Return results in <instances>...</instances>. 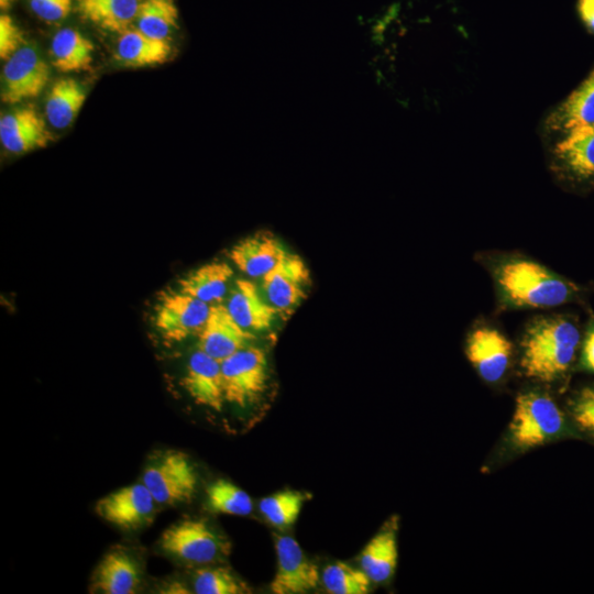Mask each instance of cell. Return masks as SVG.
<instances>
[{"mask_svg":"<svg viewBox=\"0 0 594 594\" xmlns=\"http://www.w3.org/2000/svg\"><path fill=\"white\" fill-rule=\"evenodd\" d=\"M580 343L576 326L562 317L535 321L522 339L521 369L526 376L550 382L572 363Z\"/></svg>","mask_w":594,"mask_h":594,"instance_id":"1","label":"cell"},{"mask_svg":"<svg viewBox=\"0 0 594 594\" xmlns=\"http://www.w3.org/2000/svg\"><path fill=\"white\" fill-rule=\"evenodd\" d=\"M495 279L502 297L516 307H556L569 301L575 289L547 267L522 258L502 262Z\"/></svg>","mask_w":594,"mask_h":594,"instance_id":"2","label":"cell"},{"mask_svg":"<svg viewBox=\"0 0 594 594\" xmlns=\"http://www.w3.org/2000/svg\"><path fill=\"white\" fill-rule=\"evenodd\" d=\"M564 417L547 395L529 392L517 397L510 422L512 442L530 449L558 437L564 429Z\"/></svg>","mask_w":594,"mask_h":594,"instance_id":"3","label":"cell"},{"mask_svg":"<svg viewBox=\"0 0 594 594\" xmlns=\"http://www.w3.org/2000/svg\"><path fill=\"white\" fill-rule=\"evenodd\" d=\"M160 547L170 557L191 564H208L230 552V543L206 520L185 519L168 527Z\"/></svg>","mask_w":594,"mask_h":594,"instance_id":"4","label":"cell"},{"mask_svg":"<svg viewBox=\"0 0 594 594\" xmlns=\"http://www.w3.org/2000/svg\"><path fill=\"white\" fill-rule=\"evenodd\" d=\"M224 400L245 407L265 391L268 381V363L265 352L246 345L220 362Z\"/></svg>","mask_w":594,"mask_h":594,"instance_id":"5","label":"cell"},{"mask_svg":"<svg viewBox=\"0 0 594 594\" xmlns=\"http://www.w3.org/2000/svg\"><path fill=\"white\" fill-rule=\"evenodd\" d=\"M142 481L157 504L172 506L193 497L197 475L186 455L168 452L144 470Z\"/></svg>","mask_w":594,"mask_h":594,"instance_id":"6","label":"cell"},{"mask_svg":"<svg viewBox=\"0 0 594 594\" xmlns=\"http://www.w3.org/2000/svg\"><path fill=\"white\" fill-rule=\"evenodd\" d=\"M50 79V67L31 45H24L4 61L1 72V101L19 103L37 97Z\"/></svg>","mask_w":594,"mask_h":594,"instance_id":"7","label":"cell"},{"mask_svg":"<svg viewBox=\"0 0 594 594\" xmlns=\"http://www.w3.org/2000/svg\"><path fill=\"white\" fill-rule=\"evenodd\" d=\"M211 305L182 290L165 294L155 308L154 324L165 340L183 341L204 328Z\"/></svg>","mask_w":594,"mask_h":594,"instance_id":"8","label":"cell"},{"mask_svg":"<svg viewBox=\"0 0 594 594\" xmlns=\"http://www.w3.org/2000/svg\"><path fill=\"white\" fill-rule=\"evenodd\" d=\"M276 571L271 582L275 594H302L315 590L320 581L318 566L290 536H275Z\"/></svg>","mask_w":594,"mask_h":594,"instance_id":"9","label":"cell"},{"mask_svg":"<svg viewBox=\"0 0 594 594\" xmlns=\"http://www.w3.org/2000/svg\"><path fill=\"white\" fill-rule=\"evenodd\" d=\"M156 504L148 488L143 483H136L99 499L96 512L117 527L138 529L153 518Z\"/></svg>","mask_w":594,"mask_h":594,"instance_id":"10","label":"cell"},{"mask_svg":"<svg viewBox=\"0 0 594 594\" xmlns=\"http://www.w3.org/2000/svg\"><path fill=\"white\" fill-rule=\"evenodd\" d=\"M309 270L297 254L286 256L261 278V290L279 312L294 309L304 298L309 283Z\"/></svg>","mask_w":594,"mask_h":594,"instance_id":"11","label":"cell"},{"mask_svg":"<svg viewBox=\"0 0 594 594\" xmlns=\"http://www.w3.org/2000/svg\"><path fill=\"white\" fill-rule=\"evenodd\" d=\"M254 336L242 328L219 302L211 305L208 319L198 333V350L222 361L238 350L246 346Z\"/></svg>","mask_w":594,"mask_h":594,"instance_id":"12","label":"cell"},{"mask_svg":"<svg viewBox=\"0 0 594 594\" xmlns=\"http://www.w3.org/2000/svg\"><path fill=\"white\" fill-rule=\"evenodd\" d=\"M466 356L484 381L495 383L507 371L512 344L498 330L481 327L468 339Z\"/></svg>","mask_w":594,"mask_h":594,"instance_id":"13","label":"cell"},{"mask_svg":"<svg viewBox=\"0 0 594 594\" xmlns=\"http://www.w3.org/2000/svg\"><path fill=\"white\" fill-rule=\"evenodd\" d=\"M0 141L8 152L24 154L45 147L52 133L34 108L22 107L1 117Z\"/></svg>","mask_w":594,"mask_h":594,"instance_id":"14","label":"cell"},{"mask_svg":"<svg viewBox=\"0 0 594 594\" xmlns=\"http://www.w3.org/2000/svg\"><path fill=\"white\" fill-rule=\"evenodd\" d=\"M224 306L232 318L250 332L268 329L278 315L261 288L252 280L243 278L231 285Z\"/></svg>","mask_w":594,"mask_h":594,"instance_id":"15","label":"cell"},{"mask_svg":"<svg viewBox=\"0 0 594 594\" xmlns=\"http://www.w3.org/2000/svg\"><path fill=\"white\" fill-rule=\"evenodd\" d=\"M183 386L197 405L221 411L226 400L220 361L197 349L187 361Z\"/></svg>","mask_w":594,"mask_h":594,"instance_id":"16","label":"cell"},{"mask_svg":"<svg viewBox=\"0 0 594 594\" xmlns=\"http://www.w3.org/2000/svg\"><path fill=\"white\" fill-rule=\"evenodd\" d=\"M288 252L277 238L260 232L239 241L229 253L234 266L251 278H262Z\"/></svg>","mask_w":594,"mask_h":594,"instance_id":"17","label":"cell"},{"mask_svg":"<svg viewBox=\"0 0 594 594\" xmlns=\"http://www.w3.org/2000/svg\"><path fill=\"white\" fill-rule=\"evenodd\" d=\"M170 54L167 40L150 36L139 29L119 34L116 58L128 67H148L165 63Z\"/></svg>","mask_w":594,"mask_h":594,"instance_id":"18","label":"cell"},{"mask_svg":"<svg viewBox=\"0 0 594 594\" xmlns=\"http://www.w3.org/2000/svg\"><path fill=\"white\" fill-rule=\"evenodd\" d=\"M233 268L215 261L199 266L179 280V290L208 304H219L231 288Z\"/></svg>","mask_w":594,"mask_h":594,"instance_id":"19","label":"cell"},{"mask_svg":"<svg viewBox=\"0 0 594 594\" xmlns=\"http://www.w3.org/2000/svg\"><path fill=\"white\" fill-rule=\"evenodd\" d=\"M94 582L95 587L105 594H132L141 582V572L131 556L111 551L98 564Z\"/></svg>","mask_w":594,"mask_h":594,"instance_id":"20","label":"cell"},{"mask_svg":"<svg viewBox=\"0 0 594 594\" xmlns=\"http://www.w3.org/2000/svg\"><path fill=\"white\" fill-rule=\"evenodd\" d=\"M82 19L110 32L122 33L136 20L141 0H75Z\"/></svg>","mask_w":594,"mask_h":594,"instance_id":"21","label":"cell"},{"mask_svg":"<svg viewBox=\"0 0 594 594\" xmlns=\"http://www.w3.org/2000/svg\"><path fill=\"white\" fill-rule=\"evenodd\" d=\"M92 53L91 41L75 29H62L52 38V64L62 73L88 69L92 62Z\"/></svg>","mask_w":594,"mask_h":594,"instance_id":"22","label":"cell"},{"mask_svg":"<svg viewBox=\"0 0 594 594\" xmlns=\"http://www.w3.org/2000/svg\"><path fill=\"white\" fill-rule=\"evenodd\" d=\"M549 123L566 133L594 124V70L552 113Z\"/></svg>","mask_w":594,"mask_h":594,"instance_id":"23","label":"cell"},{"mask_svg":"<svg viewBox=\"0 0 594 594\" xmlns=\"http://www.w3.org/2000/svg\"><path fill=\"white\" fill-rule=\"evenodd\" d=\"M558 161L579 177L594 176V124L566 133L554 148Z\"/></svg>","mask_w":594,"mask_h":594,"instance_id":"24","label":"cell"},{"mask_svg":"<svg viewBox=\"0 0 594 594\" xmlns=\"http://www.w3.org/2000/svg\"><path fill=\"white\" fill-rule=\"evenodd\" d=\"M86 100L84 88L73 78H63L53 84L45 100V116L56 129L73 123Z\"/></svg>","mask_w":594,"mask_h":594,"instance_id":"25","label":"cell"},{"mask_svg":"<svg viewBox=\"0 0 594 594\" xmlns=\"http://www.w3.org/2000/svg\"><path fill=\"white\" fill-rule=\"evenodd\" d=\"M397 541L393 529H385L375 535L364 547L360 556V568L374 583L388 581L397 565Z\"/></svg>","mask_w":594,"mask_h":594,"instance_id":"26","label":"cell"},{"mask_svg":"<svg viewBox=\"0 0 594 594\" xmlns=\"http://www.w3.org/2000/svg\"><path fill=\"white\" fill-rule=\"evenodd\" d=\"M135 21L141 32L167 40L178 21L175 0H141Z\"/></svg>","mask_w":594,"mask_h":594,"instance_id":"27","label":"cell"},{"mask_svg":"<svg viewBox=\"0 0 594 594\" xmlns=\"http://www.w3.org/2000/svg\"><path fill=\"white\" fill-rule=\"evenodd\" d=\"M306 496L297 491H282L260 501L264 518L274 527H288L299 517Z\"/></svg>","mask_w":594,"mask_h":594,"instance_id":"28","label":"cell"},{"mask_svg":"<svg viewBox=\"0 0 594 594\" xmlns=\"http://www.w3.org/2000/svg\"><path fill=\"white\" fill-rule=\"evenodd\" d=\"M209 508L219 514L246 516L252 512L250 495L227 480H217L207 488Z\"/></svg>","mask_w":594,"mask_h":594,"instance_id":"29","label":"cell"},{"mask_svg":"<svg viewBox=\"0 0 594 594\" xmlns=\"http://www.w3.org/2000/svg\"><path fill=\"white\" fill-rule=\"evenodd\" d=\"M321 581L327 592L331 594H365L372 583L361 568L356 569L344 562L327 565Z\"/></svg>","mask_w":594,"mask_h":594,"instance_id":"30","label":"cell"},{"mask_svg":"<svg viewBox=\"0 0 594 594\" xmlns=\"http://www.w3.org/2000/svg\"><path fill=\"white\" fill-rule=\"evenodd\" d=\"M193 586L197 594H241L248 590L241 580L223 566L198 569L194 574Z\"/></svg>","mask_w":594,"mask_h":594,"instance_id":"31","label":"cell"},{"mask_svg":"<svg viewBox=\"0 0 594 594\" xmlns=\"http://www.w3.org/2000/svg\"><path fill=\"white\" fill-rule=\"evenodd\" d=\"M24 45L21 29L10 15L2 13L0 15V58L7 61Z\"/></svg>","mask_w":594,"mask_h":594,"instance_id":"32","label":"cell"},{"mask_svg":"<svg viewBox=\"0 0 594 594\" xmlns=\"http://www.w3.org/2000/svg\"><path fill=\"white\" fill-rule=\"evenodd\" d=\"M73 3L74 0H29L33 13L48 23L66 19L72 12Z\"/></svg>","mask_w":594,"mask_h":594,"instance_id":"33","label":"cell"},{"mask_svg":"<svg viewBox=\"0 0 594 594\" xmlns=\"http://www.w3.org/2000/svg\"><path fill=\"white\" fill-rule=\"evenodd\" d=\"M573 417L579 426L594 435V388H585L573 407Z\"/></svg>","mask_w":594,"mask_h":594,"instance_id":"34","label":"cell"},{"mask_svg":"<svg viewBox=\"0 0 594 594\" xmlns=\"http://www.w3.org/2000/svg\"><path fill=\"white\" fill-rule=\"evenodd\" d=\"M581 363L585 370L594 372V326L590 328L584 339Z\"/></svg>","mask_w":594,"mask_h":594,"instance_id":"35","label":"cell"},{"mask_svg":"<svg viewBox=\"0 0 594 594\" xmlns=\"http://www.w3.org/2000/svg\"><path fill=\"white\" fill-rule=\"evenodd\" d=\"M578 8L582 21L594 32V0H579Z\"/></svg>","mask_w":594,"mask_h":594,"instance_id":"36","label":"cell"},{"mask_svg":"<svg viewBox=\"0 0 594 594\" xmlns=\"http://www.w3.org/2000/svg\"><path fill=\"white\" fill-rule=\"evenodd\" d=\"M14 1L15 0H0V9H1V11L9 10L12 7Z\"/></svg>","mask_w":594,"mask_h":594,"instance_id":"37","label":"cell"}]
</instances>
